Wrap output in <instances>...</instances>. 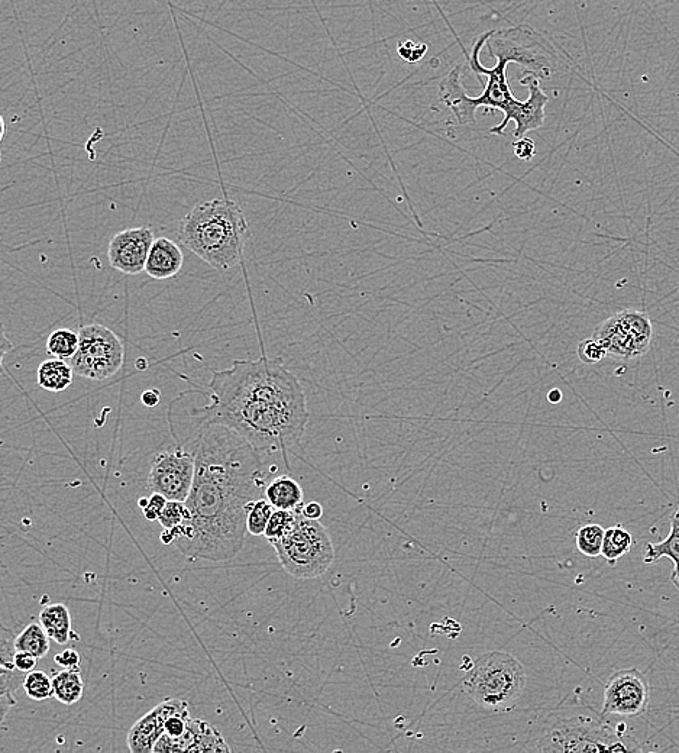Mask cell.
I'll return each instance as SVG.
<instances>
[{
  "label": "cell",
  "mask_w": 679,
  "mask_h": 753,
  "mask_svg": "<svg viewBox=\"0 0 679 753\" xmlns=\"http://www.w3.org/2000/svg\"><path fill=\"white\" fill-rule=\"evenodd\" d=\"M148 503H150V497H142V499L138 500V506L141 507L142 510L148 506Z\"/></svg>",
  "instance_id": "b9f144b4"
},
{
  "label": "cell",
  "mask_w": 679,
  "mask_h": 753,
  "mask_svg": "<svg viewBox=\"0 0 679 753\" xmlns=\"http://www.w3.org/2000/svg\"><path fill=\"white\" fill-rule=\"evenodd\" d=\"M491 56L507 58L517 63L527 73L549 77L552 73V51L548 50L529 27H516L494 31L488 40Z\"/></svg>",
  "instance_id": "9c48e42d"
},
{
  "label": "cell",
  "mask_w": 679,
  "mask_h": 753,
  "mask_svg": "<svg viewBox=\"0 0 679 753\" xmlns=\"http://www.w3.org/2000/svg\"><path fill=\"white\" fill-rule=\"evenodd\" d=\"M596 338L607 352L629 361L642 357L649 351L653 338V325L648 313L639 310H623L610 316L594 331Z\"/></svg>",
  "instance_id": "ba28073f"
},
{
  "label": "cell",
  "mask_w": 679,
  "mask_h": 753,
  "mask_svg": "<svg viewBox=\"0 0 679 753\" xmlns=\"http://www.w3.org/2000/svg\"><path fill=\"white\" fill-rule=\"evenodd\" d=\"M167 502L168 500L163 496V494H151L150 503H148V506L145 507L144 510H142V512H144L145 519H147L148 522H158V519H160L161 513H163L164 507H166Z\"/></svg>",
  "instance_id": "836d02e7"
},
{
  "label": "cell",
  "mask_w": 679,
  "mask_h": 753,
  "mask_svg": "<svg viewBox=\"0 0 679 753\" xmlns=\"http://www.w3.org/2000/svg\"><path fill=\"white\" fill-rule=\"evenodd\" d=\"M196 474V461L189 448L179 447L158 452L151 464L148 489L167 500L186 502Z\"/></svg>",
  "instance_id": "30bf717a"
},
{
  "label": "cell",
  "mask_w": 679,
  "mask_h": 753,
  "mask_svg": "<svg viewBox=\"0 0 679 753\" xmlns=\"http://www.w3.org/2000/svg\"><path fill=\"white\" fill-rule=\"evenodd\" d=\"M192 522V513L184 502H173L168 500L163 513H161L158 523L167 530H176L183 526H190Z\"/></svg>",
  "instance_id": "f1b7e54d"
},
{
  "label": "cell",
  "mask_w": 679,
  "mask_h": 753,
  "mask_svg": "<svg viewBox=\"0 0 679 753\" xmlns=\"http://www.w3.org/2000/svg\"><path fill=\"white\" fill-rule=\"evenodd\" d=\"M633 545H635V539L632 533L623 526H614L606 530L601 557H604L610 565H614L624 555L629 554Z\"/></svg>",
  "instance_id": "cb8c5ba5"
},
{
  "label": "cell",
  "mask_w": 679,
  "mask_h": 753,
  "mask_svg": "<svg viewBox=\"0 0 679 753\" xmlns=\"http://www.w3.org/2000/svg\"><path fill=\"white\" fill-rule=\"evenodd\" d=\"M248 222L241 206L213 199L194 206L179 226V241L216 271H228L242 261Z\"/></svg>",
  "instance_id": "3957f363"
},
{
  "label": "cell",
  "mask_w": 679,
  "mask_h": 753,
  "mask_svg": "<svg viewBox=\"0 0 679 753\" xmlns=\"http://www.w3.org/2000/svg\"><path fill=\"white\" fill-rule=\"evenodd\" d=\"M281 567L291 577L312 580L325 574L335 561L331 535L319 520L300 515L284 538L273 542Z\"/></svg>",
  "instance_id": "8992f818"
},
{
  "label": "cell",
  "mask_w": 679,
  "mask_h": 753,
  "mask_svg": "<svg viewBox=\"0 0 679 753\" xmlns=\"http://www.w3.org/2000/svg\"><path fill=\"white\" fill-rule=\"evenodd\" d=\"M642 557L645 564H655L662 558L671 559L674 562L671 581L679 591V509L675 510L671 517V533L668 538L658 544H651V542L645 544Z\"/></svg>",
  "instance_id": "d6986e66"
},
{
  "label": "cell",
  "mask_w": 679,
  "mask_h": 753,
  "mask_svg": "<svg viewBox=\"0 0 679 753\" xmlns=\"http://www.w3.org/2000/svg\"><path fill=\"white\" fill-rule=\"evenodd\" d=\"M604 535H606V530L596 523L582 526L575 535V544H577L578 551L591 559L601 557Z\"/></svg>",
  "instance_id": "4316f807"
},
{
  "label": "cell",
  "mask_w": 679,
  "mask_h": 753,
  "mask_svg": "<svg viewBox=\"0 0 679 753\" xmlns=\"http://www.w3.org/2000/svg\"><path fill=\"white\" fill-rule=\"evenodd\" d=\"M184 254L180 245L168 238H157L148 254L145 273L154 280H168L180 273Z\"/></svg>",
  "instance_id": "ac0fdd59"
},
{
  "label": "cell",
  "mask_w": 679,
  "mask_h": 753,
  "mask_svg": "<svg viewBox=\"0 0 679 753\" xmlns=\"http://www.w3.org/2000/svg\"><path fill=\"white\" fill-rule=\"evenodd\" d=\"M50 639L41 623H31L16 635L15 645L18 651L29 652L41 659L50 651Z\"/></svg>",
  "instance_id": "d4e9b609"
},
{
  "label": "cell",
  "mask_w": 679,
  "mask_h": 753,
  "mask_svg": "<svg viewBox=\"0 0 679 753\" xmlns=\"http://www.w3.org/2000/svg\"><path fill=\"white\" fill-rule=\"evenodd\" d=\"M525 749L562 753L640 751L635 740L627 738L622 730L611 727L606 716L590 709L556 714L541 735L530 740Z\"/></svg>",
  "instance_id": "277c9868"
},
{
  "label": "cell",
  "mask_w": 679,
  "mask_h": 753,
  "mask_svg": "<svg viewBox=\"0 0 679 753\" xmlns=\"http://www.w3.org/2000/svg\"><path fill=\"white\" fill-rule=\"evenodd\" d=\"M141 400H142V403H144V406L157 407L158 405H160V402H161L160 390H157V389L145 390L144 393H142Z\"/></svg>",
  "instance_id": "f35d334b"
},
{
  "label": "cell",
  "mask_w": 679,
  "mask_h": 753,
  "mask_svg": "<svg viewBox=\"0 0 679 753\" xmlns=\"http://www.w3.org/2000/svg\"><path fill=\"white\" fill-rule=\"evenodd\" d=\"M513 151L520 160L530 161L536 155V144L530 138H519L513 142Z\"/></svg>",
  "instance_id": "e575fe53"
},
{
  "label": "cell",
  "mask_w": 679,
  "mask_h": 753,
  "mask_svg": "<svg viewBox=\"0 0 679 753\" xmlns=\"http://www.w3.org/2000/svg\"><path fill=\"white\" fill-rule=\"evenodd\" d=\"M161 542L166 545L174 544V535L171 530L164 529V532L161 533Z\"/></svg>",
  "instance_id": "ab89813d"
},
{
  "label": "cell",
  "mask_w": 679,
  "mask_h": 753,
  "mask_svg": "<svg viewBox=\"0 0 679 753\" xmlns=\"http://www.w3.org/2000/svg\"><path fill=\"white\" fill-rule=\"evenodd\" d=\"M80 336L79 332L71 329H56L51 332L47 339V352L53 358L60 360H71L79 349Z\"/></svg>",
  "instance_id": "484cf974"
},
{
  "label": "cell",
  "mask_w": 679,
  "mask_h": 753,
  "mask_svg": "<svg viewBox=\"0 0 679 753\" xmlns=\"http://www.w3.org/2000/svg\"><path fill=\"white\" fill-rule=\"evenodd\" d=\"M265 499L273 504L274 509L297 512L305 506L303 504L305 503V493H303L302 486L290 475H278V477L268 481Z\"/></svg>",
  "instance_id": "ffe728a7"
},
{
  "label": "cell",
  "mask_w": 679,
  "mask_h": 753,
  "mask_svg": "<svg viewBox=\"0 0 679 753\" xmlns=\"http://www.w3.org/2000/svg\"><path fill=\"white\" fill-rule=\"evenodd\" d=\"M302 515L305 516L306 519L320 520V517L323 516L322 504L318 502L305 504V506L302 507Z\"/></svg>",
  "instance_id": "74e56055"
},
{
  "label": "cell",
  "mask_w": 679,
  "mask_h": 753,
  "mask_svg": "<svg viewBox=\"0 0 679 753\" xmlns=\"http://www.w3.org/2000/svg\"><path fill=\"white\" fill-rule=\"evenodd\" d=\"M79 336V349L70 360L77 376L103 381L121 371L125 361V347L115 332L106 326L92 323L80 328Z\"/></svg>",
  "instance_id": "52a82bcc"
},
{
  "label": "cell",
  "mask_w": 679,
  "mask_h": 753,
  "mask_svg": "<svg viewBox=\"0 0 679 753\" xmlns=\"http://www.w3.org/2000/svg\"><path fill=\"white\" fill-rule=\"evenodd\" d=\"M54 661L57 662L60 667L67 668V670H79L80 667V655L77 654L74 649H66L61 654L56 655Z\"/></svg>",
  "instance_id": "d590c367"
},
{
  "label": "cell",
  "mask_w": 679,
  "mask_h": 753,
  "mask_svg": "<svg viewBox=\"0 0 679 753\" xmlns=\"http://www.w3.org/2000/svg\"><path fill=\"white\" fill-rule=\"evenodd\" d=\"M155 238L150 226L129 228L113 235L108 248V260L116 271L137 276L145 271L148 254Z\"/></svg>",
  "instance_id": "5bb4252c"
},
{
  "label": "cell",
  "mask_w": 679,
  "mask_h": 753,
  "mask_svg": "<svg viewBox=\"0 0 679 753\" xmlns=\"http://www.w3.org/2000/svg\"><path fill=\"white\" fill-rule=\"evenodd\" d=\"M229 751L231 748L226 745L221 733L203 720H192L189 732L183 739L173 740L166 735L161 736L153 749V752L158 753Z\"/></svg>",
  "instance_id": "2e32d148"
},
{
  "label": "cell",
  "mask_w": 679,
  "mask_h": 753,
  "mask_svg": "<svg viewBox=\"0 0 679 753\" xmlns=\"http://www.w3.org/2000/svg\"><path fill=\"white\" fill-rule=\"evenodd\" d=\"M494 31L485 32L481 35L477 41H475L474 48H472V54L470 58V66L472 71L477 74H484L488 76L487 84H485L484 92L481 93L478 98L471 99L472 108L478 109L480 106L485 108L499 109V111H507L509 106L512 105L514 100L512 89H510L509 80H507V66L510 61L507 58H497V66L493 69H485L480 61V53L483 50L485 44L490 40Z\"/></svg>",
  "instance_id": "4fadbf2b"
},
{
  "label": "cell",
  "mask_w": 679,
  "mask_h": 753,
  "mask_svg": "<svg viewBox=\"0 0 679 753\" xmlns=\"http://www.w3.org/2000/svg\"><path fill=\"white\" fill-rule=\"evenodd\" d=\"M651 687L638 668L614 672L604 688L603 716L638 717L648 712Z\"/></svg>",
  "instance_id": "8fae6325"
},
{
  "label": "cell",
  "mask_w": 679,
  "mask_h": 753,
  "mask_svg": "<svg viewBox=\"0 0 679 753\" xmlns=\"http://www.w3.org/2000/svg\"><path fill=\"white\" fill-rule=\"evenodd\" d=\"M439 99L446 108L451 109L458 125L474 124L477 109L472 108V98L467 95L462 84L461 66H455L439 83Z\"/></svg>",
  "instance_id": "e0dca14e"
},
{
  "label": "cell",
  "mask_w": 679,
  "mask_h": 753,
  "mask_svg": "<svg viewBox=\"0 0 679 753\" xmlns=\"http://www.w3.org/2000/svg\"><path fill=\"white\" fill-rule=\"evenodd\" d=\"M54 698L66 706H73L77 701L82 700L84 693V683L80 670L63 671L53 677Z\"/></svg>",
  "instance_id": "603a6c76"
},
{
  "label": "cell",
  "mask_w": 679,
  "mask_h": 753,
  "mask_svg": "<svg viewBox=\"0 0 679 753\" xmlns=\"http://www.w3.org/2000/svg\"><path fill=\"white\" fill-rule=\"evenodd\" d=\"M273 512V504L268 502L265 497L264 499L258 500V502L251 507L250 513H248V533H251L252 536H264L265 529H267L268 522H270Z\"/></svg>",
  "instance_id": "4dcf8cb0"
},
{
  "label": "cell",
  "mask_w": 679,
  "mask_h": 753,
  "mask_svg": "<svg viewBox=\"0 0 679 753\" xmlns=\"http://www.w3.org/2000/svg\"><path fill=\"white\" fill-rule=\"evenodd\" d=\"M302 515V510H280L274 509L273 515H271L270 522H268L267 529H265L264 536L270 541V544L278 541V539L284 538L290 530L294 528L297 520Z\"/></svg>",
  "instance_id": "83f0119b"
},
{
  "label": "cell",
  "mask_w": 679,
  "mask_h": 753,
  "mask_svg": "<svg viewBox=\"0 0 679 753\" xmlns=\"http://www.w3.org/2000/svg\"><path fill=\"white\" fill-rule=\"evenodd\" d=\"M578 358L584 364L593 365L603 361L609 355L607 349L596 338L584 339L577 349Z\"/></svg>",
  "instance_id": "1f68e13d"
},
{
  "label": "cell",
  "mask_w": 679,
  "mask_h": 753,
  "mask_svg": "<svg viewBox=\"0 0 679 753\" xmlns=\"http://www.w3.org/2000/svg\"><path fill=\"white\" fill-rule=\"evenodd\" d=\"M202 425H223L250 442L261 455H286L302 441L309 422L305 389L280 361H234L215 371Z\"/></svg>",
  "instance_id": "7a4b0ae2"
},
{
  "label": "cell",
  "mask_w": 679,
  "mask_h": 753,
  "mask_svg": "<svg viewBox=\"0 0 679 753\" xmlns=\"http://www.w3.org/2000/svg\"><path fill=\"white\" fill-rule=\"evenodd\" d=\"M184 447L193 452L196 474L186 506L190 536L174 541L187 558L226 562L245 544L248 513L265 497L263 455L228 426L202 425Z\"/></svg>",
  "instance_id": "6da1fadb"
},
{
  "label": "cell",
  "mask_w": 679,
  "mask_h": 753,
  "mask_svg": "<svg viewBox=\"0 0 679 753\" xmlns=\"http://www.w3.org/2000/svg\"><path fill=\"white\" fill-rule=\"evenodd\" d=\"M74 374L76 373H74L73 367L66 360L53 358V360L44 361L38 367V386L51 391V393H61L73 384Z\"/></svg>",
  "instance_id": "44dd1931"
},
{
  "label": "cell",
  "mask_w": 679,
  "mask_h": 753,
  "mask_svg": "<svg viewBox=\"0 0 679 753\" xmlns=\"http://www.w3.org/2000/svg\"><path fill=\"white\" fill-rule=\"evenodd\" d=\"M40 623L48 636L60 645H66L71 635V614L64 604H48L40 613Z\"/></svg>",
  "instance_id": "7402d4cb"
},
{
  "label": "cell",
  "mask_w": 679,
  "mask_h": 753,
  "mask_svg": "<svg viewBox=\"0 0 679 753\" xmlns=\"http://www.w3.org/2000/svg\"><path fill=\"white\" fill-rule=\"evenodd\" d=\"M186 703L187 701L183 698H168V700L158 704L150 713L141 717L129 730L128 738H126L129 751L132 753L153 752L158 739L164 735V726H166L168 717Z\"/></svg>",
  "instance_id": "9a60e30c"
},
{
  "label": "cell",
  "mask_w": 679,
  "mask_h": 753,
  "mask_svg": "<svg viewBox=\"0 0 679 753\" xmlns=\"http://www.w3.org/2000/svg\"><path fill=\"white\" fill-rule=\"evenodd\" d=\"M24 690L31 700H48V698L54 697L53 678L48 677L44 671L28 672Z\"/></svg>",
  "instance_id": "f546056e"
},
{
  "label": "cell",
  "mask_w": 679,
  "mask_h": 753,
  "mask_svg": "<svg viewBox=\"0 0 679 753\" xmlns=\"http://www.w3.org/2000/svg\"><path fill=\"white\" fill-rule=\"evenodd\" d=\"M14 662L15 667L19 671L28 674V672L34 671L35 667H37L38 658L35 655L29 654V652L16 651Z\"/></svg>",
  "instance_id": "8d00e7d4"
},
{
  "label": "cell",
  "mask_w": 679,
  "mask_h": 753,
  "mask_svg": "<svg viewBox=\"0 0 679 753\" xmlns=\"http://www.w3.org/2000/svg\"><path fill=\"white\" fill-rule=\"evenodd\" d=\"M520 83L529 90V98L526 102L514 100L509 109L503 112L504 119L501 124L491 128L490 134H504L506 126L513 121L516 124L513 135L516 140H519V138L526 137L527 132L536 131L545 124V108L548 105L549 98L541 89V77L527 73L525 77L520 79Z\"/></svg>",
  "instance_id": "7c38bea8"
},
{
  "label": "cell",
  "mask_w": 679,
  "mask_h": 753,
  "mask_svg": "<svg viewBox=\"0 0 679 753\" xmlns=\"http://www.w3.org/2000/svg\"><path fill=\"white\" fill-rule=\"evenodd\" d=\"M548 399L551 400L552 403H558L559 400L562 399V393L559 390H552L551 394H549Z\"/></svg>",
  "instance_id": "60d3db41"
},
{
  "label": "cell",
  "mask_w": 679,
  "mask_h": 753,
  "mask_svg": "<svg viewBox=\"0 0 679 753\" xmlns=\"http://www.w3.org/2000/svg\"><path fill=\"white\" fill-rule=\"evenodd\" d=\"M526 671L516 656L491 651L475 659L465 677V690L488 712H503L517 703L526 687Z\"/></svg>",
  "instance_id": "5b68a950"
},
{
  "label": "cell",
  "mask_w": 679,
  "mask_h": 753,
  "mask_svg": "<svg viewBox=\"0 0 679 753\" xmlns=\"http://www.w3.org/2000/svg\"><path fill=\"white\" fill-rule=\"evenodd\" d=\"M397 53H399V56L402 57L404 61L417 63V61L422 60V58L425 57V54L428 53V45L415 44V42L412 41L402 42V44L399 45V48H397Z\"/></svg>",
  "instance_id": "d6a6232c"
}]
</instances>
